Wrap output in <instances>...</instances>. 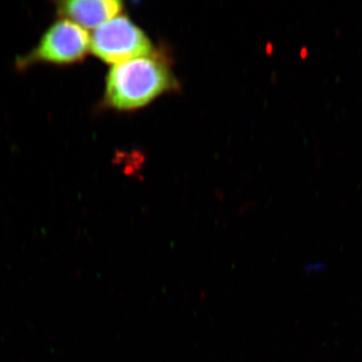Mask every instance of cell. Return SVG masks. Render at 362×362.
Segmentation results:
<instances>
[{
	"label": "cell",
	"mask_w": 362,
	"mask_h": 362,
	"mask_svg": "<svg viewBox=\"0 0 362 362\" xmlns=\"http://www.w3.org/2000/svg\"><path fill=\"white\" fill-rule=\"evenodd\" d=\"M90 49L105 63L115 66L148 56L152 45L129 18L118 16L95 30L90 37Z\"/></svg>",
	"instance_id": "obj_2"
},
{
	"label": "cell",
	"mask_w": 362,
	"mask_h": 362,
	"mask_svg": "<svg viewBox=\"0 0 362 362\" xmlns=\"http://www.w3.org/2000/svg\"><path fill=\"white\" fill-rule=\"evenodd\" d=\"M171 86L173 77L165 64L141 57L111 69L107 76L106 100L119 110H132L153 101Z\"/></svg>",
	"instance_id": "obj_1"
},
{
	"label": "cell",
	"mask_w": 362,
	"mask_h": 362,
	"mask_svg": "<svg viewBox=\"0 0 362 362\" xmlns=\"http://www.w3.org/2000/svg\"><path fill=\"white\" fill-rule=\"evenodd\" d=\"M122 9L123 4L118 0H69L59 2L57 6L62 18L85 30L100 28L118 16Z\"/></svg>",
	"instance_id": "obj_4"
},
{
	"label": "cell",
	"mask_w": 362,
	"mask_h": 362,
	"mask_svg": "<svg viewBox=\"0 0 362 362\" xmlns=\"http://www.w3.org/2000/svg\"><path fill=\"white\" fill-rule=\"evenodd\" d=\"M90 49V37L87 30L62 18L49 26L39 45L23 59L21 65L33 63L71 65L84 59Z\"/></svg>",
	"instance_id": "obj_3"
}]
</instances>
